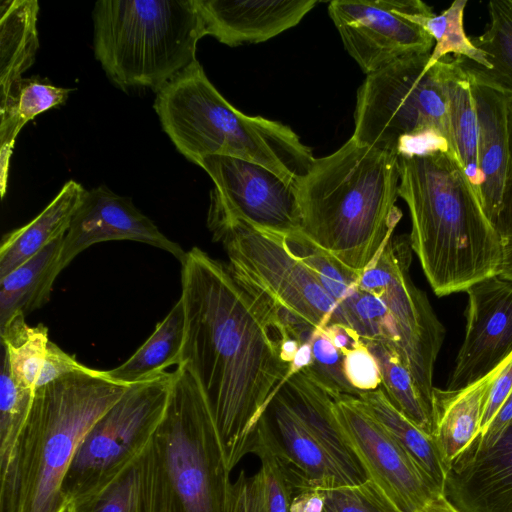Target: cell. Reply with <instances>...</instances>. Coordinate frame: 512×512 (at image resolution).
<instances>
[{"instance_id":"6da1fadb","label":"cell","mask_w":512,"mask_h":512,"mask_svg":"<svg viewBox=\"0 0 512 512\" xmlns=\"http://www.w3.org/2000/svg\"><path fill=\"white\" fill-rule=\"evenodd\" d=\"M181 265L185 334L178 366L200 386L232 471L248 454L270 398L290 376L281 352L290 334L272 304L202 249L187 251Z\"/></svg>"},{"instance_id":"7a4b0ae2","label":"cell","mask_w":512,"mask_h":512,"mask_svg":"<svg viewBox=\"0 0 512 512\" xmlns=\"http://www.w3.org/2000/svg\"><path fill=\"white\" fill-rule=\"evenodd\" d=\"M398 161L411 248L434 293L447 296L499 276V234L456 157L437 150Z\"/></svg>"},{"instance_id":"3957f363","label":"cell","mask_w":512,"mask_h":512,"mask_svg":"<svg viewBox=\"0 0 512 512\" xmlns=\"http://www.w3.org/2000/svg\"><path fill=\"white\" fill-rule=\"evenodd\" d=\"M398 156L357 142L314 160L297 183L301 232L345 266L362 273L402 217Z\"/></svg>"},{"instance_id":"277c9868","label":"cell","mask_w":512,"mask_h":512,"mask_svg":"<svg viewBox=\"0 0 512 512\" xmlns=\"http://www.w3.org/2000/svg\"><path fill=\"white\" fill-rule=\"evenodd\" d=\"M128 386L88 367L36 388L10 460L0 471V512H65L61 488L70 462L91 426Z\"/></svg>"},{"instance_id":"5b68a950","label":"cell","mask_w":512,"mask_h":512,"mask_svg":"<svg viewBox=\"0 0 512 512\" xmlns=\"http://www.w3.org/2000/svg\"><path fill=\"white\" fill-rule=\"evenodd\" d=\"M154 109L174 146L194 164L207 155L239 158L297 185L315 160L290 127L233 107L198 61L156 93Z\"/></svg>"},{"instance_id":"8992f818","label":"cell","mask_w":512,"mask_h":512,"mask_svg":"<svg viewBox=\"0 0 512 512\" xmlns=\"http://www.w3.org/2000/svg\"><path fill=\"white\" fill-rule=\"evenodd\" d=\"M147 450L152 512H226L231 471L210 406L182 366Z\"/></svg>"},{"instance_id":"52a82bcc","label":"cell","mask_w":512,"mask_h":512,"mask_svg":"<svg viewBox=\"0 0 512 512\" xmlns=\"http://www.w3.org/2000/svg\"><path fill=\"white\" fill-rule=\"evenodd\" d=\"M92 17L95 57L123 90L157 93L198 61L205 32L194 0H101Z\"/></svg>"},{"instance_id":"ba28073f","label":"cell","mask_w":512,"mask_h":512,"mask_svg":"<svg viewBox=\"0 0 512 512\" xmlns=\"http://www.w3.org/2000/svg\"><path fill=\"white\" fill-rule=\"evenodd\" d=\"M430 54L400 58L366 76L357 91L352 135L357 142L398 157L437 150L456 157L443 59L428 66Z\"/></svg>"},{"instance_id":"9c48e42d","label":"cell","mask_w":512,"mask_h":512,"mask_svg":"<svg viewBox=\"0 0 512 512\" xmlns=\"http://www.w3.org/2000/svg\"><path fill=\"white\" fill-rule=\"evenodd\" d=\"M207 226L213 241L222 244L232 275L275 310H287L316 328L332 323L348 326L339 304L287 250L283 236L210 206Z\"/></svg>"},{"instance_id":"30bf717a","label":"cell","mask_w":512,"mask_h":512,"mask_svg":"<svg viewBox=\"0 0 512 512\" xmlns=\"http://www.w3.org/2000/svg\"><path fill=\"white\" fill-rule=\"evenodd\" d=\"M173 372L129 384L122 397L88 430L62 483L72 500L111 482L148 447L168 402Z\"/></svg>"},{"instance_id":"8fae6325","label":"cell","mask_w":512,"mask_h":512,"mask_svg":"<svg viewBox=\"0 0 512 512\" xmlns=\"http://www.w3.org/2000/svg\"><path fill=\"white\" fill-rule=\"evenodd\" d=\"M412 251L409 236L392 235L361 273L358 287L379 297L387 307L397 335L395 350L433 405V371L445 329L426 294L411 280Z\"/></svg>"},{"instance_id":"7c38bea8","label":"cell","mask_w":512,"mask_h":512,"mask_svg":"<svg viewBox=\"0 0 512 512\" xmlns=\"http://www.w3.org/2000/svg\"><path fill=\"white\" fill-rule=\"evenodd\" d=\"M253 446L265 448L279 461L296 493L356 485L369 479L364 469L346 460L303 421L278 390L256 423L248 453Z\"/></svg>"},{"instance_id":"4fadbf2b","label":"cell","mask_w":512,"mask_h":512,"mask_svg":"<svg viewBox=\"0 0 512 512\" xmlns=\"http://www.w3.org/2000/svg\"><path fill=\"white\" fill-rule=\"evenodd\" d=\"M421 3L333 0L328 13L346 51L369 75L400 58L432 52L433 38L409 18Z\"/></svg>"},{"instance_id":"5bb4252c","label":"cell","mask_w":512,"mask_h":512,"mask_svg":"<svg viewBox=\"0 0 512 512\" xmlns=\"http://www.w3.org/2000/svg\"><path fill=\"white\" fill-rule=\"evenodd\" d=\"M196 165L205 170L214 183L210 207L265 232L281 236L301 232L295 184L262 165L229 156L207 155Z\"/></svg>"},{"instance_id":"9a60e30c","label":"cell","mask_w":512,"mask_h":512,"mask_svg":"<svg viewBox=\"0 0 512 512\" xmlns=\"http://www.w3.org/2000/svg\"><path fill=\"white\" fill-rule=\"evenodd\" d=\"M334 414L369 479L402 512H418L441 493L407 452L358 403L355 396L333 398Z\"/></svg>"},{"instance_id":"2e32d148","label":"cell","mask_w":512,"mask_h":512,"mask_svg":"<svg viewBox=\"0 0 512 512\" xmlns=\"http://www.w3.org/2000/svg\"><path fill=\"white\" fill-rule=\"evenodd\" d=\"M466 330L446 389L471 385L512 353V282L492 276L466 289Z\"/></svg>"},{"instance_id":"e0dca14e","label":"cell","mask_w":512,"mask_h":512,"mask_svg":"<svg viewBox=\"0 0 512 512\" xmlns=\"http://www.w3.org/2000/svg\"><path fill=\"white\" fill-rule=\"evenodd\" d=\"M112 240H131L157 247L172 254L180 263L187 253L141 213L130 198L117 195L107 186L100 185L86 190L73 216L62 241L60 271L93 244Z\"/></svg>"},{"instance_id":"ac0fdd59","label":"cell","mask_w":512,"mask_h":512,"mask_svg":"<svg viewBox=\"0 0 512 512\" xmlns=\"http://www.w3.org/2000/svg\"><path fill=\"white\" fill-rule=\"evenodd\" d=\"M442 496L459 512H512V421L494 443L469 444L448 465Z\"/></svg>"},{"instance_id":"d6986e66","label":"cell","mask_w":512,"mask_h":512,"mask_svg":"<svg viewBox=\"0 0 512 512\" xmlns=\"http://www.w3.org/2000/svg\"><path fill=\"white\" fill-rule=\"evenodd\" d=\"M205 35L230 47L267 41L296 26L315 0H194Z\"/></svg>"},{"instance_id":"ffe728a7","label":"cell","mask_w":512,"mask_h":512,"mask_svg":"<svg viewBox=\"0 0 512 512\" xmlns=\"http://www.w3.org/2000/svg\"><path fill=\"white\" fill-rule=\"evenodd\" d=\"M472 93L478 120L479 198L487 216L494 223L508 161V98L473 82Z\"/></svg>"},{"instance_id":"44dd1931","label":"cell","mask_w":512,"mask_h":512,"mask_svg":"<svg viewBox=\"0 0 512 512\" xmlns=\"http://www.w3.org/2000/svg\"><path fill=\"white\" fill-rule=\"evenodd\" d=\"M498 367L477 382L458 390L434 387L433 439L446 470L480 432L485 401Z\"/></svg>"},{"instance_id":"7402d4cb","label":"cell","mask_w":512,"mask_h":512,"mask_svg":"<svg viewBox=\"0 0 512 512\" xmlns=\"http://www.w3.org/2000/svg\"><path fill=\"white\" fill-rule=\"evenodd\" d=\"M85 192L80 183L67 181L33 220L2 238L0 279L50 243L65 236Z\"/></svg>"},{"instance_id":"603a6c76","label":"cell","mask_w":512,"mask_h":512,"mask_svg":"<svg viewBox=\"0 0 512 512\" xmlns=\"http://www.w3.org/2000/svg\"><path fill=\"white\" fill-rule=\"evenodd\" d=\"M489 22L484 32L471 38L484 64L455 57L470 80L512 99V0L488 3Z\"/></svg>"},{"instance_id":"cb8c5ba5","label":"cell","mask_w":512,"mask_h":512,"mask_svg":"<svg viewBox=\"0 0 512 512\" xmlns=\"http://www.w3.org/2000/svg\"><path fill=\"white\" fill-rule=\"evenodd\" d=\"M71 89L54 86L34 76L15 83L0 100V192L7 191L10 159L16 138L24 125L37 115L63 105Z\"/></svg>"},{"instance_id":"d4e9b609","label":"cell","mask_w":512,"mask_h":512,"mask_svg":"<svg viewBox=\"0 0 512 512\" xmlns=\"http://www.w3.org/2000/svg\"><path fill=\"white\" fill-rule=\"evenodd\" d=\"M63 238L50 243L0 279V326L14 314L21 312L26 316L49 301L54 281L61 272Z\"/></svg>"},{"instance_id":"484cf974","label":"cell","mask_w":512,"mask_h":512,"mask_svg":"<svg viewBox=\"0 0 512 512\" xmlns=\"http://www.w3.org/2000/svg\"><path fill=\"white\" fill-rule=\"evenodd\" d=\"M36 0H3L0 5V100L34 62L39 48Z\"/></svg>"},{"instance_id":"4316f807","label":"cell","mask_w":512,"mask_h":512,"mask_svg":"<svg viewBox=\"0 0 512 512\" xmlns=\"http://www.w3.org/2000/svg\"><path fill=\"white\" fill-rule=\"evenodd\" d=\"M443 69L453 151L479 196L481 176L477 150L478 120L472 82L455 57L443 58Z\"/></svg>"},{"instance_id":"83f0119b","label":"cell","mask_w":512,"mask_h":512,"mask_svg":"<svg viewBox=\"0 0 512 512\" xmlns=\"http://www.w3.org/2000/svg\"><path fill=\"white\" fill-rule=\"evenodd\" d=\"M249 453L260 459L261 467L252 476L242 470L230 483L226 512H289L296 492L279 461L260 446Z\"/></svg>"},{"instance_id":"f1b7e54d","label":"cell","mask_w":512,"mask_h":512,"mask_svg":"<svg viewBox=\"0 0 512 512\" xmlns=\"http://www.w3.org/2000/svg\"><path fill=\"white\" fill-rule=\"evenodd\" d=\"M359 405L407 452L424 475L442 495L446 466L434 439L397 411L381 387L360 392Z\"/></svg>"},{"instance_id":"f546056e","label":"cell","mask_w":512,"mask_h":512,"mask_svg":"<svg viewBox=\"0 0 512 512\" xmlns=\"http://www.w3.org/2000/svg\"><path fill=\"white\" fill-rule=\"evenodd\" d=\"M184 334L185 315L179 299L135 353L121 365L107 370V376L129 385L156 376L169 366L179 365Z\"/></svg>"},{"instance_id":"4dcf8cb0","label":"cell","mask_w":512,"mask_h":512,"mask_svg":"<svg viewBox=\"0 0 512 512\" xmlns=\"http://www.w3.org/2000/svg\"><path fill=\"white\" fill-rule=\"evenodd\" d=\"M364 343L377 361L381 374L380 387L389 402L418 429L433 438L434 406L424 398L397 351L383 341Z\"/></svg>"},{"instance_id":"1f68e13d","label":"cell","mask_w":512,"mask_h":512,"mask_svg":"<svg viewBox=\"0 0 512 512\" xmlns=\"http://www.w3.org/2000/svg\"><path fill=\"white\" fill-rule=\"evenodd\" d=\"M147 448L111 482L72 500L65 512H152Z\"/></svg>"},{"instance_id":"d6a6232c","label":"cell","mask_w":512,"mask_h":512,"mask_svg":"<svg viewBox=\"0 0 512 512\" xmlns=\"http://www.w3.org/2000/svg\"><path fill=\"white\" fill-rule=\"evenodd\" d=\"M0 335L15 381L35 391L50 342L47 327L29 326L25 315L19 312L0 326Z\"/></svg>"},{"instance_id":"836d02e7","label":"cell","mask_w":512,"mask_h":512,"mask_svg":"<svg viewBox=\"0 0 512 512\" xmlns=\"http://www.w3.org/2000/svg\"><path fill=\"white\" fill-rule=\"evenodd\" d=\"M466 0H455L446 10L436 15L432 7L422 4L409 14V18L422 26L433 38L434 48L428 66L449 56L463 57L477 65L484 64V57L464 30L463 18Z\"/></svg>"},{"instance_id":"e575fe53","label":"cell","mask_w":512,"mask_h":512,"mask_svg":"<svg viewBox=\"0 0 512 512\" xmlns=\"http://www.w3.org/2000/svg\"><path fill=\"white\" fill-rule=\"evenodd\" d=\"M283 238L287 250L308 267L338 304L358 286L360 272L345 266L302 232L283 236Z\"/></svg>"},{"instance_id":"d590c367","label":"cell","mask_w":512,"mask_h":512,"mask_svg":"<svg viewBox=\"0 0 512 512\" xmlns=\"http://www.w3.org/2000/svg\"><path fill=\"white\" fill-rule=\"evenodd\" d=\"M34 391L18 384L12 376L7 353L2 347L0 376V471L8 464L16 440L25 424Z\"/></svg>"},{"instance_id":"8d00e7d4","label":"cell","mask_w":512,"mask_h":512,"mask_svg":"<svg viewBox=\"0 0 512 512\" xmlns=\"http://www.w3.org/2000/svg\"><path fill=\"white\" fill-rule=\"evenodd\" d=\"M346 322L363 341H383L394 349L397 344L392 317L376 295L354 288L339 304Z\"/></svg>"},{"instance_id":"74e56055","label":"cell","mask_w":512,"mask_h":512,"mask_svg":"<svg viewBox=\"0 0 512 512\" xmlns=\"http://www.w3.org/2000/svg\"><path fill=\"white\" fill-rule=\"evenodd\" d=\"M312 362L301 370L320 384L333 397L360 393L351 386L345 377L344 355L333 345L322 328H316L310 337Z\"/></svg>"},{"instance_id":"f35d334b","label":"cell","mask_w":512,"mask_h":512,"mask_svg":"<svg viewBox=\"0 0 512 512\" xmlns=\"http://www.w3.org/2000/svg\"><path fill=\"white\" fill-rule=\"evenodd\" d=\"M331 512H402L371 479L350 486L321 490Z\"/></svg>"},{"instance_id":"ab89813d","label":"cell","mask_w":512,"mask_h":512,"mask_svg":"<svg viewBox=\"0 0 512 512\" xmlns=\"http://www.w3.org/2000/svg\"><path fill=\"white\" fill-rule=\"evenodd\" d=\"M494 226L502 244L500 277L512 282V99L508 98V161Z\"/></svg>"},{"instance_id":"60d3db41","label":"cell","mask_w":512,"mask_h":512,"mask_svg":"<svg viewBox=\"0 0 512 512\" xmlns=\"http://www.w3.org/2000/svg\"><path fill=\"white\" fill-rule=\"evenodd\" d=\"M343 369L348 382L359 392L373 391L381 386L379 366L365 343L344 356Z\"/></svg>"},{"instance_id":"b9f144b4","label":"cell","mask_w":512,"mask_h":512,"mask_svg":"<svg viewBox=\"0 0 512 512\" xmlns=\"http://www.w3.org/2000/svg\"><path fill=\"white\" fill-rule=\"evenodd\" d=\"M512 392V353L499 365L497 374L489 388L481 420L482 432L497 414Z\"/></svg>"},{"instance_id":"7bdbcfd3","label":"cell","mask_w":512,"mask_h":512,"mask_svg":"<svg viewBox=\"0 0 512 512\" xmlns=\"http://www.w3.org/2000/svg\"><path fill=\"white\" fill-rule=\"evenodd\" d=\"M87 368L88 366L79 363L74 356L67 354L58 345L50 341L36 388L49 384L68 373Z\"/></svg>"},{"instance_id":"ee69618b","label":"cell","mask_w":512,"mask_h":512,"mask_svg":"<svg viewBox=\"0 0 512 512\" xmlns=\"http://www.w3.org/2000/svg\"><path fill=\"white\" fill-rule=\"evenodd\" d=\"M512 421V392L494 416L489 425L470 444L485 447L496 441L506 426Z\"/></svg>"},{"instance_id":"f6af8a7d","label":"cell","mask_w":512,"mask_h":512,"mask_svg":"<svg viewBox=\"0 0 512 512\" xmlns=\"http://www.w3.org/2000/svg\"><path fill=\"white\" fill-rule=\"evenodd\" d=\"M333 345L345 356L348 352L358 348L364 341L359 334L351 327L332 323L322 328Z\"/></svg>"},{"instance_id":"bcb514c9","label":"cell","mask_w":512,"mask_h":512,"mask_svg":"<svg viewBox=\"0 0 512 512\" xmlns=\"http://www.w3.org/2000/svg\"><path fill=\"white\" fill-rule=\"evenodd\" d=\"M324 499L319 489H305L293 496L289 512H323Z\"/></svg>"},{"instance_id":"7dc6e473","label":"cell","mask_w":512,"mask_h":512,"mask_svg":"<svg viewBox=\"0 0 512 512\" xmlns=\"http://www.w3.org/2000/svg\"><path fill=\"white\" fill-rule=\"evenodd\" d=\"M418 512H459L442 495L426 504Z\"/></svg>"},{"instance_id":"c3c4849f","label":"cell","mask_w":512,"mask_h":512,"mask_svg":"<svg viewBox=\"0 0 512 512\" xmlns=\"http://www.w3.org/2000/svg\"><path fill=\"white\" fill-rule=\"evenodd\" d=\"M323 512H331L330 510L324 508V511Z\"/></svg>"}]
</instances>
